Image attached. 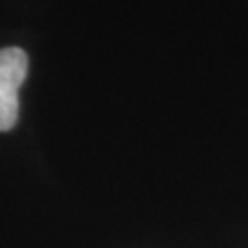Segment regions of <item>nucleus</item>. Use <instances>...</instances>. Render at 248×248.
Segmentation results:
<instances>
[{"label":"nucleus","instance_id":"nucleus-1","mask_svg":"<svg viewBox=\"0 0 248 248\" xmlns=\"http://www.w3.org/2000/svg\"><path fill=\"white\" fill-rule=\"evenodd\" d=\"M28 76V55L9 46L0 50V133L11 131L18 122V90Z\"/></svg>","mask_w":248,"mask_h":248}]
</instances>
